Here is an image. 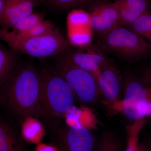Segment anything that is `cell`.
I'll list each match as a JSON object with an SVG mask.
<instances>
[{"mask_svg":"<svg viewBox=\"0 0 151 151\" xmlns=\"http://www.w3.org/2000/svg\"><path fill=\"white\" fill-rule=\"evenodd\" d=\"M4 83L7 103L17 115L23 118L41 115L40 74L35 68H19Z\"/></svg>","mask_w":151,"mask_h":151,"instance_id":"obj_1","label":"cell"},{"mask_svg":"<svg viewBox=\"0 0 151 151\" xmlns=\"http://www.w3.org/2000/svg\"><path fill=\"white\" fill-rule=\"evenodd\" d=\"M41 115L55 121L73 107L74 96L67 82L55 72L45 69L40 72Z\"/></svg>","mask_w":151,"mask_h":151,"instance_id":"obj_2","label":"cell"},{"mask_svg":"<svg viewBox=\"0 0 151 151\" xmlns=\"http://www.w3.org/2000/svg\"><path fill=\"white\" fill-rule=\"evenodd\" d=\"M55 72L67 82L75 97L82 103L92 105L98 100L100 92L97 78L92 73L60 57Z\"/></svg>","mask_w":151,"mask_h":151,"instance_id":"obj_3","label":"cell"},{"mask_svg":"<svg viewBox=\"0 0 151 151\" xmlns=\"http://www.w3.org/2000/svg\"><path fill=\"white\" fill-rule=\"evenodd\" d=\"M7 45L14 52L37 58L61 54L70 45L69 41L55 29L43 35L14 41Z\"/></svg>","mask_w":151,"mask_h":151,"instance_id":"obj_4","label":"cell"},{"mask_svg":"<svg viewBox=\"0 0 151 151\" xmlns=\"http://www.w3.org/2000/svg\"><path fill=\"white\" fill-rule=\"evenodd\" d=\"M102 36L107 48L123 56L141 58L151 52V43L129 28L119 26Z\"/></svg>","mask_w":151,"mask_h":151,"instance_id":"obj_5","label":"cell"},{"mask_svg":"<svg viewBox=\"0 0 151 151\" xmlns=\"http://www.w3.org/2000/svg\"><path fill=\"white\" fill-rule=\"evenodd\" d=\"M148 89L139 81H130L127 84L122 109L129 120L139 122L146 117L148 104L151 100Z\"/></svg>","mask_w":151,"mask_h":151,"instance_id":"obj_6","label":"cell"},{"mask_svg":"<svg viewBox=\"0 0 151 151\" xmlns=\"http://www.w3.org/2000/svg\"><path fill=\"white\" fill-rule=\"evenodd\" d=\"M57 139L60 151H94L97 143L93 133L80 126L58 130Z\"/></svg>","mask_w":151,"mask_h":151,"instance_id":"obj_7","label":"cell"},{"mask_svg":"<svg viewBox=\"0 0 151 151\" xmlns=\"http://www.w3.org/2000/svg\"><path fill=\"white\" fill-rule=\"evenodd\" d=\"M89 14L92 30L102 35L115 28L121 26L119 12L115 3L99 5Z\"/></svg>","mask_w":151,"mask_h":151,"instance_id":"obj_8","label":"cell"},{"mask_svg":"<svg viewBox=\"0 0 151 151\" xmlns=\"http://www.w3.org/2000/svg\"><path fill=\"white\" fill-rule=\"evenodd\" d=\"M62 53L60 58L92 73L97 79L101 67L106 65L105 57L100 52L92 50H81L71 52L66 50Z\"/></svg>","mask_w":151,"mask_h":151,"instance_id":"obj_9","label":"cell"},{"mask_svg":"<svg viewBox=\"0 0 151 151\" xmlns=\"http://www.w3.org/2000/svg\"><path fill=\"white\" fill-rule=\"evenodd\" d=\"M34 0H6L0 21V29L10 30L17 23L31 14Z\"/></svg>","mask_w":151,"mask_h":151,"instance_id":"obj_10","label":"cell"},{"mask_svg":"<svg viewBox=\"0 0 151 151\" xmlns=\"http://www.w3.org/2000/svg\"><path fill=\"white\" fill-rule=\"evenodd\" d=\"M100 94L110 103H115L120 98L121 84L118 73L113 68L104 65L97 77Z\"/></svg>","mask_w":151,"mask_h":151,"instance_id":"obj_11","label":"cell"},{"mask_svg":"<svg viewBox=\"0 0 151 151\" xmlns=\"http://www.w3.org/2000/svg\"><path fill=\"white\" fill-rule=\"evenodd\" d=\"M114 3L119 12L121 26H130L141 16L148 12L147 0H117Z\"/></svg>","mask_w":151,"mask_h":151,"instance_id":"obj_12","label":"cell"},{"mask_svg":"<svg viewBox=\"0 0 151 151\" xmlns=\"http://www.w3.org/2000/svg\"><path fill=\"white\" fill-rule=\"evenodd\" d=\"M16 61L13 51L0 45V84H4L13 72Z\"/></svg>","mask_w":151,"mask_h":151,"instance_id":"obj_13","label":"cell"},{"mask_svg":"<svg viewBox=\"0 0 151 151\" xmlns=\"http://www.w3.org/2000/svg\"><path fill=\"white\" fill-rule=\"evenodd\" d=\"M0 151H21L20 146L10 128L1 121Z\"/></svg>","mask_w":151,"mask_h":151,"instance_id":"obj_14","label":"cell"},{"mask_svg":"<svg viewBox=\"0 0 151 151\" xmlns=\"http://www.w3.org/2000/svg\"><path fill=\"white\" fill-rule=\"evenodd\" d=\"M67 30L91 27L90 14L82 9H76L68 15Z\"/></svg>","mask_w":151,"mask_h":151,"instance_id":"obj_15","label":"cell"},{"mask_svg":"<svg viewBox=\"0 0 151 151\" xmlns=\"http://www.w3.org/2000/svg\"><path fill=\"white\" fill-rule=\"evenodd\" d=\"M92 31L91 27L67 30L68 41L74 46H87L92 40Z\"/></svg>","mask_w":151,"mask_h":151,"instance_id":"obj_16","label":"cell"},{"mask_svg":"<svg viewBox=\"0 0 151 151\" xmlns=\"http://www.w3.org/2000/svg\"><path fill=\"white\" fill-rule=\"evenodd\" d=\"M129 28L151 43V14H144L137 19Z\"/></svg>","mask_w":151,"mask_h":151,"instance_id":"obj_17","label":"cell"},{"mask_svg":"<svg viewBox=\"0 0 151 151\" xmlns=\"http://www.w3.org/2000/svg\"><path fill=\"white\" fill-rule=\"evenodd\" d=\"M44 20L43 15L32 13L17 23L11 30L9 31L14 33L24 32Z\"/></svg>","mask_w":151,"mask_h":151,"instance_id":"obj_18","label":"cell"},{"mask_svg":"<svg viewBox=\"0 0 151 151\" xmlns=\"http://www.w3.org/2000/svg\"><path fill=\"white\" fill-rule=\"evenodd\" d=\"M94 151H119V145L112 136L107 135L97 142Z\"/></svg>","mask_w":151,"mask_h":151,"instance_id":"obj_19","label":"cell"},{"mask_svg":"<svg viewBox=\"0 0 151 151\" xmlns=\"http://www.w3.org/2000/svg\"><path fill=\"white\" fill-rule=\"evenodd\" d=\"M94 0H48L53 6L59 9H69L84 5Z\"/></svg>","mask_w":151,"mask_h":151,"instance_id":"obj_20","label":"cell"},{"mask_svg":"<svg viewBox=\"0 0 151 151\" xmlns=\"http://www.w3.org/2000/svg\"><path fill=\"white\" fill-rule=\"evenodd\" d=\"M36 151H58L52 146L46 145H40L37 147Z\"/></svg>","mask_w":151,"mask_h":151,"instance_id":"obj_21","label":"cell"},{"mask_svg":"<svg viewBox=\"0 0 151 151\" xmlns=\"http://www.w3.org/2000/svg\"><path fill=\"white\" fill-rule=\"evenodd\" d=\"M133 151H147V147L144 144H140L138 141Z\"/></svg>","mask_w":151,"mask_h":151,"instance_id":"obj_22","label":"cell"},{"mask_svg":"<svg viewBox=\"0 0 151 151\" xmlns=\"http://www.w3.org/2000/svg\"><path fill=\"white\" fill-rule=\"evenodd\" d=\"M6 1V0H0V21H1L2 15ZM0 32H1V29H0Z\"/></svg>","mask_w":151,"mask_h":151,"instance_id":"obj_23","label":"cell"},{"mask_svg":"<svg viewBox=\"0 0 151 151\" xmlns=\"http://www.w3.org/2000/svg\"><path fill=\"white\" fill-rule=\"evenodd\" d=\"M134 143L132 142H128V145L126 151H133L134 147Z\"/></svg>","mask_w":151,"mask_h":151,"instance_id":"obj_24","label":"cell"},{"mask_svg":"<svg viewBox=\"0 0 151 151\" xmlns=\"http://www.w3.org/2000/svg\"><path fill=\"white\" fill-rule=\"evenodd\" d=\"M148 116H151V100L149 101L148 104L146 117H148Z\"/></svg>","mask_w":151,"mask_h":151,"instance_id":"obj_25","label":"cell"},{"mask_svg":"<svg viewBox=\"0 0 151 151\" xmlns=\"http://www.w3.org/2000/svg\"><path fill=\"white\" fill-rule=\"evenodd\" d=\"M147 151H151V146L149 148L147 147Z\"/></svg>","mask_w":151,"mask_h":151,"instance_id":"obj_26","label":"cell"},{"mask_svg":"<svg viewBox=\"0 0 151 151\" xmlns=\"http://www.w3.org/2000/svg\"><path fill=\"white\" fill-rule=\"evenodd\" d=\"M121 1H124V0H121Z\"/></svg>","mask_w":151,"mask_h":151,"instance_id":"obj_27","label":"cell"}]
</instances>
